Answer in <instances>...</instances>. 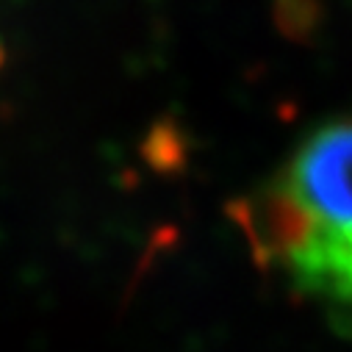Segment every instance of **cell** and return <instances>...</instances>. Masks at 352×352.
Listing matches in <instances>:
<instances>
[{"label":"cell","mask_w":352,"mask_h":352,"mask_svg":"<svg viewBox=\"0 0 352 352\" xmlns=\"http://www.w3.org/2000/svg\"><path fill=\"white\" fill-rule=\"evenodd\" d=\"M236 219L258 261L311 297L352 305V117L305 133Z\"/></svg>","instance_id":"6da1fadb"},{"label":"cell","mask_w":352,"mask_h":352,"mask_svg":"<svg viewBox=\"0 0 352 352\" xmlns=\"http://www.w3.org/2000/svg\"><path fill=\"white\" fill-rule=\"evenodd\" d=\"M316 17V0H278V25L292 36L311 31Z\"/></svg>","instance_id":"7a4b0ae2"}]
</instances>
